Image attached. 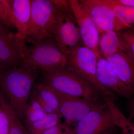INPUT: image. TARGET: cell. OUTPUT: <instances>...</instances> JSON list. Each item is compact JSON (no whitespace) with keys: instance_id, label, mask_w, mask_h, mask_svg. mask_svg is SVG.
Segmentation results:
<instances>
[{"instance_id":"cell-1","label":"cell","mask_w":134,"mask_h":134,"mask_svg":"<svg viewBox=\"0 0 134 134\" xmlns=\"http://www.w3.org/2000/svg\"><path fill=\"white\" fill-rule=\"evenodd\" d=\"M38 69L19 66L0 69V90L20 120H24Z\"/></svg>"},{"instance_id":"cell-2","label":"cell","mask_w":134,"mask_h":134,"mask_svg":"<svg viewBox=\"0 0 134 134\" xmlns=\"http://www.w3.org/2000/svg\"><path fill=\"white\" fill-rule=\"evenodd\" d=\"M66 58L54 40H46L31 46L25 45L19 66L40 69L43 72H52L65 68Z\"/></svg>"},{"instance_id":"cell-3","label":"cell","mask_w":134,"mask_h":134,"mask_svg":"<svg viewBox=\"0 0 134 134\" xmlns=\"http://www.w3.org/2000/svg\"><path fill=\"white\" fill-rule=\"evenodd\" d=\"M43 73V83L58 91L86 99L102 98L101 94L96 87L65 67Z\"/></svg>"},{"instance_id":"cell-4","label":"cell","mask_w":134,"mask_h":134,"mask_svg":"<svg viewBox=\"0 0 134 134\" xmlns=\"http://www.w3.org/2000/svg\"><path fill=\"white\" fill-rule=\"evenodd\" d=\"M57 9L50 0H31L30 22L25 37L26 43L35 44L54 39Z\"/></svg>"},{"instance_id":"cell-5","label":"cell","mask_w":134,"mask_h":134,"mask_svg":"<svg viewBox=\"0 0 134 134\" xmlns=\"http://www.w3.org/2000/svg\"><path fill=\"white\" fill-rule=\"evenodd\" d=\"M65 68L98 90L102 97H110L115 100V93L101 85L96 76L98 56L91 49L80 46L66 55Z\"/></svg>"},{"instance_id":"cell-6","label":"cell","mask_w":134,"mask_h":134,"mask_svg":"<svg viewBox=\"0 0 134 134\" xmlns=\"http://www.w3.org/2000/svg\"><path fill=\"white\" fill-rule=\"evenodd\" d=\"M46 85L58 98L60 103V114L66 120L65 123L69 126L73 123H77L89 113L99 109L105 104L102 98H81L60 92Z\"/></svg>"},{"instance_id":"cell-7","label":"cell","mask_w":134,"mask_h":134,"mask_svg":"<svg viewBox=\"0 0 134 134\" xmlns=\"http://www.w3.org/2000/svg\"><path fill=\"white\" fill-rule=\"evenodd\" d=\"M57 9L54 40L67 55L77 47L83 45V43L73 12L63 13Z\"/></svg>"},{"instance_id":"cell-8","label":"cell","mask_w":134,"mask_h":134,"mask_svg":"<svg viewBox=\"0 0 134 134\" xmlns=\"http://www.w3.org/2000/svg\"><path fill=\"white\" fill-rule=\"evenodd\" d=\"M117 127L106 104L91 111L77 122L72 134H111Z\"/></svg>"},{"instance_id":"cell-9","label":"cell","mask_w":134,"mask_h":134,"mask_svg":"<svg viewBox=\"0 0 134 134\" xmlns=\"http://www.w3.org/2000/svg\"><path fill=\"white\" fill-rule=\"evenodd\" d=\"M68 1L77 23L83 45L92 50L98 58L101 55L99 49L100 33L97 27L80 0Z\"/></svg>"},{"instance_id":"cell-10","label":"cell","mask_w":134,"mask_h":134,"mask_svg":"<svg viewBox=\"0 0 134 134\" xmlns=\"http://www.w3.org/2000/svg\"><path fill=\"white\" fill-rule=\"evenodd\" d=\"M80 1L100 34L109 31L120 32L132 28L119 20L112 10L99 0Z\"/></svg>"},{"instance_id":"cell-11","label":"cell","mask_w":134,"mask_h":134,"mask_svg":"<svg viewBox=\"0 0 134 134\" xmlns=\"http://www.w3.org/2000/svg\"><path fill=\"white\" fill-rule=\"evenodd\" d=\"M11 12L12 24L19 41L21 52L26 44L25 39L30 22L31 0H8Z\"/></svg>"},{"instance_id":"cell-12","label":"cell","mask_w":134,"mask_h":134,"mask_svg":"<svg viewBox=\"0 0 134 134\" xmlns=\"http://www.w3.org/2000/svg\"><path fill=\"white\" fill-rule=\"evenodd\" d=\"M96 76L99 83L114 93L130 100L134 91L124 83L111 69L105 59L98 58Z\"/></svg>"},{"instance_id":"cell-13","label":"cell","mask_w":134,"mask_h":134,"mask_svg":"<svg viewBox=\"0 0 134 134\" xmlns=\"http://www.w3.org/2000/svg\"><path fill=\"white\" fill-rule=\"evenodd\" d=\"M21 61L20 44L15 33L9 30L0 32V69L18 67Z\"/></svg>"},{"instance_id":"cell-14","label":"cell","mask_w":134,"mask_h":134,"mask_svg":"<svg viewBox=\"0 0 134 134\" xmlns=\"http://www.w3.org/2000/svg\"><path fill=\"white\" fill-rule=\"evenodd\" d=\"M106 59L117 76L134 91V59L125 53L120 52Z\"/></svg>"},{"instance_id":"cell-15","label":"cell","mask_w":134,"mask_h":134,"mask_svg":"<svg viewBox=\"0 0 134 134\" xmlns=\"http://www.w3.org/2000/svg\"><path fill=\"white\" fill-rule=\"evenodd\" d=\"M100 34L99 49L103 58L106 59L115 54L122 52L133 59L129 46L121 36L119 32L109 31Z\"/></svg>"},{"instance_id":"cell-16","label":"cell","mask_w":134,"mask_h":134,"mask_svg":"<svg viewBox=\"0 0 134 134\" xmlns=\"http://www.w3.org/2000/svg\"><path fill=\"white\" fill-rule=\"evenodd\" d=\"M58 113L47 114L42 119L27 126L25 128L29 134H42L44 132L61 122L63 118Z\"/></svg>"},{"instance_id":"cell-17","label":"cell","mask_w":134,"mask_h":134,"mask_svg":"<svg viewBox=\"0 0 134 134\" xmlns=\"http://www.w3.org/2000/svg\"><path fill=\"white\" fill-rule=\"evenodd\" d=\"M0 104L7 116L9 126V134H29L25 127L21 123L20 120L17 116L11 107L2 92L0 90Z\"/></svg>"},{"instance_id":"cell-18","label":"cell","mask_w":134,"mask_h":134,"mask_svg":"<svg viewBox=\"0 0 134 134\" xmlns=\"http://www.w3.org/2000/svg\"><path fill=\"white\" fill-rule=\"evenodd\" d=\"M112 10L115 16L123 23L134 26V8L112 3L109 0H99Z\"/></svg>"},{"instance_id":"cell-19","label":"cell","mask_w":134,"mask_h":134,"mask_svg":"<svg viewBox=\"0 0 134 134\" xmlns=\"http://www.w3.org/2000/svg\"><path fill=\"white\" fill-rule=\"evenodd\" d=\"M47 114L38 102L31 98L29 102L24 114L25 126L42 119Z\"/></svg>"},{"instance_id":"cell-20","label":"cell","mask_w":134,"mask_h":134,"mask_svg":"<svg viewBox=\"0 0 134 134\" xmlns=\"http://www.w3.org/2000/svg\"><path fill=\"white\" fill-rule=\"evenodd\" d=\"M34 89L55 113H60V105L58 98L48 88L45 84L39 83L35 85Z\"/></svg>"},{"instance_id":"cell-21","label":"cell","mask_w":134,"mask_h":134,"mask_svg":"<svg viewBox=\"0 0 134 134\" xmlns=\"http://www.w3.org/2000/svg\"><path fill=\"white\" fill-rule=\"evenodd\" d=\"M0 21L9 29L14 28L8 0H0Z\"/></svg>"},{"instance_id":"cell-22","label":"cell","mask_w":134,"mask_h":134,"mask_svg":"<svg viewBox=\"0 0 134 134\" xmlns=\"http://www.w3.org/2000/svg\"><path fill=\"white\" fill-rule=\"evenodd\" d=\"M72 130L65 123L62 122L47 130L42 134H72Z\"/></svg>"},{"instance_id":"cell-23","label":"cell","mask_w":134,"mask_h":134,"mask_svg":"<svg viewBox=\"0 0 134 134\" xmlns=\"http://www.w3.org/2000/svg\"><path fill=\"white\" fill-rule=\"evenodd\" d=\"M119 33L124 41L129 46L134 59V31L128 29L120 31Z\"/></svg>"},{"instance_id":"cell-24","label":"cell","mask_w":134,"mask_h":134,"mask_svg":"<svg viewBox=\"0 0 134 134\" xmlns=\"http://www.w3.org/2000/svg\"><path fill=\"white\" fill-rule=\"evenodd\" d=\"M9 133V122L7 116L0 104V134Z\"/></svg>"},{"instance_id":"cell-25","label":"cell","mask_w":134,"mask_h":134,"mask_svg":"<svg viewBox=\"0 0 134 134\" xmlns=\"http://www.w3.org/2000/svg\"><path fill=\"white\" fill-rule=\"evenodd\" d=\"M56 8L63 13H71L72 12L68 0H51Z\"/></svg>"},{"instance_id":"cell-26","label":"cell","mask_w":134,"mask_h":134,"mask_svg":"<svg viewBox=\"0 0 134 134\" xmlns=\"http://www.w3.org/2000/svg\"><path fill=\"white\" fill-rule=\"evenodd\" d=\"M117 127L121 130L122 134H134V125L129 120L120 123Z\"/></svg>"},{"instance_id":"cell-27","label":"cell","mask_w":134,"mask_h":134,"mask_svg":"<svg viewBox=\"0 0 134 134\" xmlns=\"http://www.w3.org/2000/svg\"><path fill=\"white\" fill-rule=\"evenodd\" d=\"M112 3L134 8V0H109Z\"/></svg>"},{"instance_id":"cell-28","label":"cell","mask_w":134,"mask_h":134,"mask_svg":"<svg viewBox=\"0 0 134 134\" xmlns=\"http://www.w3.org/2000/svg\"><path fill=\"white\" fill-rule=\"evenodd\" d=\"M130 100L129 104V117L128 118L130 122L134 120V94ZM134 126V122L133 123Z\"/></svg>"},{"instance_id":"cell-29","label":"cell","mask_w":134,"mask_h":134,"mask_svg":"<svg viewBox=\"0 0 134 134\" xmlns=\"http://www.w3.org/2000/svg\"><path fill=\"white\" fill-rule=\"evenodd\" d=\"M9 30V29L5 26L0 21V32L5 31Z\"/></svg>"},{"instance_id":"cell-30","label":"cell","mask_w":134,"mask_h":134,"mask_svg":"<svg viewBox=\"0 0 134 134\" xmlns=\"http://www.w3.org/2000/svg\"><path fill=\"white\" fill-rule=\"evenodd\" d=\"M131 29H132V30H133L134 31V26H133V27H132V28H131Z\"/></svg>"},{"instance_id":"cell-31","label":"cell","mask_w":134,"mask_h":134,"mask_svg":"<svg viewBox=\"0 0 134 134\" xmlns=\"http://www.w3.org/2000/svg\"><path fill=\"white\" fill-rule=\"evenodd\" d=\"M114 134V133H112V134Z\"/></svg>"},{"instance_id":"cell-32","label":"cell","mask_w":134,"mask_h":134,"mask_svg":"<svg viewBox=\"0 0 134 134\" xmlns=\"http://www.w3.org/2000/svg\"></svg>"}]
</instances>
